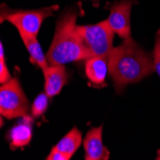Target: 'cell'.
Masks as SVG:
<instances>
[{
	"instance_id": "obj_1",
	"label": "cell",
	"mask_w": 160,
	"mask_h": 160,
	"mask_svg": "<svg viewBox=\"0 0 160 160\" xmlns=\"http://www.w3.org/2000/svg\"><path fill=\"white\" fill-rule=\"evenodd\" d=\"M108 71L114 88L121 93L126 86L141 82L155 71L152 56L130 37L113 47L108 56Z\"/></svg>"
},
{
	"instance_id": "obj_2",
	"label": "cell",
	"mask_w": 160,
	"mask_h": 160,
	"mask_svg": "<svg viewBox=\"0 0 160 160\" xmlns=\"http://www.w3.org/2000/svg\"><path fill=\"white\" fill-rule=\"evenodd\" d=\"M79 13L76 8L72 7L65 10L58 19L54 38L46 54L49 65H64L86 61L92 57L78 31Z\"/></svg>"
},
{
	"instance_id": "obj_3",
	"label": "cell",
	"mask_w": 160,
	"mask_h": 160,
	"mask_svg": "<svg viewBox=\"0 0 160 160\" xmlns=\"http://www.w3.org/2000/svg\"><path fill=\"white\" fill-rule=\"evenodd\" d=\"M58 8V5H53L36 10L12 11L5 6V11H1V22L5 20L10 22L18 29V33L38 37L42 22L53 16Z\"/></svg>"
},
{
	"instance_id": "obj_4",
	"label": "cell",
	"mask_w": 160,
	"mask_h": 160,
	"mask_svg": "<svg viewBox=\"0 0 160 160\" xmlns=\"http://www.w3.org/2000/svg\"><path fill=\"white\" fill-rule=\"evenodd\" d=\"M30 104L18 78H12L0 87V113L8 120L27 116Z\"/></svg>"
},
{
	"instance_id": "obj_5",
	"label": "cell",
	"mask_w": 160,
	"mask_h": 160,
	"mask_svg": "<svg viewBox=\"0 0 160 160\" xmlns=\"http://www.w3.org/2000/svg\"><path fill=\"white\" fill-rule=\"evenodd\" d=\"M78 31L92 57H106L113 48L115 33L107 19L91 25H78Z\"/></svg>"
},
{
	"instance_id": "obj_6",
	"label": "cell",
	"mask_w": 160,
	"mask_h": 160,
	"mask_svg": "<svg viewBox=\"0 0 160 160\" xmlns=\"http://www.w3.org/2000/svg\"><path fill=\"white\" fill-rule=\"evenodd\" d=\"M137 0H117L108 6L109 16L107 18L113 32L123 40L130 38V13Z\"/></svg>"
},
{
	"instance_id": "obj_7",
	"label": "cell",
	"mask_w": 160,
	"mask_h": 160,
	"mask_svg": "<svg viewBox=\"0 0 160 160\" xmlns=\"http://www.w3.org/2000/svg\"><path fill=\"white\" fill-rule=\"evenodd\" d=\"M82 145L85 160L109 159V151L103 143V126L89 129L82 141Z\"/></svg>"
},
{
	"instance_id": "obj_8",
	"label": "cell",
	"mask_w": 160,
	"mask_h": 160,
	"mask_svg": "<svg viewBox=\"0 0 160 160\" xmlns=\"http://www.w3.org/2000/svg\"><path fill=\"white\" fill-rule=\"evenodd\" d=\"M44 92L51 98L60 94L67 82V72L62 64L49 65L44 71Z\"/></svg>"
},
{
	"instance_id": "obj_9",
	"label": "cell",
	"mask_w": 160,
	"mask_h": 160,
	"mask_svg": "<svg viewBox=\"0 0 160 160\" xmlns=\"http://www.w3.org/2000/svg\"><path fill=\"white\" fill-rule=\"evenodd\" d=\"M33 119L29 115L24 116L18 124L9 130L7 139L10 142V148L12 150L22 148L31 142L33 135Z\"/></svg>"
},
{
	"instance_id": "obj_10",
	"label": "cell",
	"mask_w": 160,
	"mask_h": 160,
	"mask_svg": "<svg viewBox=\"0 0 160 160\" xmlns=\"http://www.w3.org/2000/svg\"><path fill=\"white\" fill-rule=\"evenodd\" d=\"M108 71V58L91 57L85 62V75L91 83L95 85L104 84Z\"/></svg>"
},
{
	"instance_id": "obj_11",
	"label": "cell",
	"mask_w": 160,
	"mask_h": 160,
	"mask_svg": "<svg viewBox=\"0 0 160 160\" xmlns=\"http://www.w3.org/2000/svg\"><path fill=\"white\" fill-rule=\"evenodd\" d=\"M19 36L29 55H30V62L33 64L39 67L42 71H44L49 66V63L46 55H44V53H43L37 37L27 35L24 33H19Z\"/></svg>"
},
{
	"instance_id": "obj_12",
	"label": "cell",
	"mask_w": 160,
	"mask_h": 160,
	"mask_svg": "<svg viewBox=\"0 0 160 160\" xmlns=\"http://www.w3.org/2000/svg\"><path fill=\"white\" fill-rule=\"evenodd\" d=\"M82 141L83 140L81 132L76 127H74L54 147L65 153L71 159V157L75 154V152L80 148Z\"/></svg>"
},
{
	"instance_id": "obj_13",
	"label": "cell",
	"mask_w": 160,
	"mask_h": 160,
	"mask_svg": "<svg viewBox=\"0 0 160 160\" xmlns=\"http://www.w3.org/2000/svg\"><path fill=\"white\" fill-rule=\"evenodd\" d=\"M50 97L45 93H40L34 100L31 107V115L34 119H38L44 114L48 108Z\"/></svg>"
},
{
	"instance_id": "obj_14",
	"label": "cell",
	"mask_w": 160,
	"mask_h": 160,
	"mask_svg": "<svg viewBox=\"0 0 160 160\" xmlns=\"http://www.w3.org/2000/svg\"><path fill=\"white\" fill-rule=\"evenodd\" d=\"M152 60H153L154 70L160 78V28L155 34L154 47L152 51Z\"/></svg>"
},
{
	"instance_id": "obj_15",
	"label": "cell",
	"mask_w": 160,
	"mask_h": 160,
	"mask_svg": "<svg viewBox=\"0 0 160 160\" xmlns=\"http://www.w3.org/2000/svg\"><path fill=\"white\" fill-rule=\"evenodd\" d=\"M12 79L11 73L5 62V59H0V82L5 83Z\"/></svg>"
},
{
	"instance_id": "obj_16",
	"label": "cell",
	"mask_w": 160,
	"mask_h": 160,
	"mask_svg": "<svg viewBox=\"0 0 160 160\" xmlns=\"http://www.w3.org/2000/svg\"><path fill=\"white\" fill-rule=\"evenodd\" d=\"M47 160H69L70 158L63 153L62 152L59 151L58 149H56L55 147H53V149L51 150L49 155L46 158Z\"/></svg>"
},
{
	"instance_id": "obj_17",
	"label": "cell",
	"mask_w": 160,
	"mask_h": 160,
	"mask_svg": "<svg viewBox=\"0 0 160 160\" xmlns=\"http://www.w3.org/2000/svg\"><path fill=\"white\" fill-rule=\"evenodd\" d=\"M156 159H159V160H160V149L157 151V156H156Z\"/></svg>"
}]
</instances>
